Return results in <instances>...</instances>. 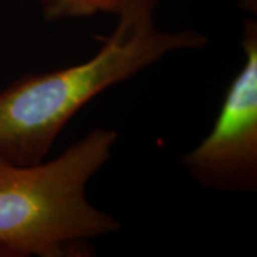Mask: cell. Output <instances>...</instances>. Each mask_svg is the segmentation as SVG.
Masks as SVG:
<instances>
[{
  "label": "cell",
  "mask_w": 257,
  "mask_h": 257,
  "mask_svg": "<svg viewBox=\"0 0 257 257\" xmlns=\"http://www.w3.org/2000/svg\"><path fill=\"white\" fill-rule=\"evenodd\" d=\"M159 0H121L114 30L85 62L27 74L0 92V160L16 166L43 162L61 131L87 102L169 54L197 50L207 37L194 30L157 28Z\"/></svg>",
  "instance_id": "6da1fadb"
},
{
  "label": "cell",
  "mask_w": 257,
  "mask_h": 257,
  "mask_svg": "<svg viewBox=\"0 0 257 257\" xmlns=\"http://www.w3.org/2000/svg\"><path fill=\"white\" fill-rule=\"evenodd\" d=\"M117 140L114 130L98 127L48 162L0 160V256L89 257L91 240L117 232L119 221L86 194Z\"/></svg>",
  "instance_id": "7a4b0ae2"
},
{
  "label": "cell",
  "mask_w": 257,
  "mask_h": 257,
  "mask_svg": "<svg viewBox=\"0 0 257 257\" xmlns=\"http://www.w3.org/2000/svg\"><path fill=\"white\" fill-rule=\"evenodd\" d=\"M244 64L225 92L211 133L182 156V165L202 187L226 192L257 188V23L242 32Z\"/></svg>",
  "instance_id": "3957f363"
},
{
  "label": "cell",
  "mask_w": 257,
  "mask_h": 257,
  "mask_svg": "<svg viewBox=\"0 0 257 257\" xmlns=\"http://www.w3.org/2000/svg\"><path fill=\"white\" fill-rule=\"evenodd\" d=\"M121 0H42L47 21L87 18L96 14H117Z\"/></svg>",
  "instance_id": "277c9868"
}]
</instances>
